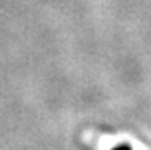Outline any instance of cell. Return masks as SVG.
I'll return each mask as SVG.
<instances>
[{
    "label": "cell",
    "mask_w": 151,
    "mask_h": 150,
    "mask_svg": "<svg viewBox=\"0 0 151 150\" xmlns=\"http://www.w3.org/2000/svg\"><path fill=\"white\" fill-rule=\"evenodd\" d=\"M113 150H130V149H129V147H125V145H123V147H116V149H113Z\"/></svg>",
    "instance_id": "1"
}]
</instances>
